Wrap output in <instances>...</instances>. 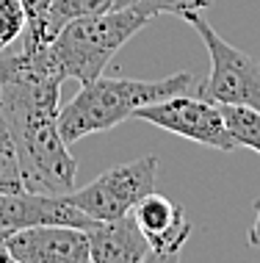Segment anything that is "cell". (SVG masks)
<instances>
[{"label":"cell","mask_w":260,"mask_h":263,"mask_svg":"<svg viewBox=\"0 0 260 263\" xmlns=\"http://www.w3.org/2000/svg\"><path fill=\"white\" fill-rule=\"evenodd\" d=\"M11 263H89V236L69 224H33L6 236Z\"/></svg>","instance_id":"52a82bcc"},{"label":"cell","mask_w":260,"mask_h":263,"mask_svg":"<svg viewBox=\"0 0 260 263\" xmlns=\"http://www.w3.org/2000/svg\"><path fill=\"white\" fill-rule=\"evenodd\" d=\"M133 117L144 119V122L155 125L161 130H169L174 136H183L188 141L213 147V150H222V153H233L241 147L238 139L230 133L227 122H224L222 105L202 100V97H188L186 91L172 95L166 100L142 105V108H136Z\"/></svg>","instance_id":"8992f818"},{"label":"cell","mask_w":260,"mask_h":263,"mask_svg":"<svg viewBox=\"0 0 260 263\" xmlns=\"http://www.w3.org/2000/svg\"><path fill=\"white\" fill-rule=\"evenodd\" d=\"M0 191H25L17 147H14V139L3 122V117H0Z\"/></svg>","instance_id":"7c38bea8"},{"label":"cell","mask_w":260,"mask_h":263,"mask_svg":"<svg viewBox=\"0 0 260 263\" xmlns=\"http://www.w3.org/2000/svg\"><path fill=\"white\" fill-rule=\"evenodd\" d=\"M155 177H158V158L155 155H142L136 161L111 166L103 172L97 180L78 191H69L67 200L97 222L128 216L136 208V202L155 191Z\"/></svg>","instance_id":"5b68a950"},{"label":"cell","mask_w":260,"mask_h":263,"mask_svg":"<svg viewBox=\"0 0 260 263\" xmlns=\"http://www.w3.org/2000/svg\"><path fill=\"white\" fill-rule=\"evenodd\" d=\"M28 25L23 0H0V53L23 36Z\"/></svg>","instance_id":"4fadbf2b"},{"label":"cell","mask_w":260,"mask_h":263,"mask_svg":"<svg viewBox=\"0 0 260 263\" xmlns=\"http://www.w3.org/2000/svg\"><path fill=\"white\" fill-rule=\"evenodd\" d=\"M94 222L78 205L67 200V194H36V191H0V233H14L33 224H69L86 227Z\"/></svg>","instance_id":"ba28073f"},{"label":"cell","mask_w":260,"mask_h":263,"mask_svg":"<svg viewBox=\"0 0 260 263\" xmlns=\"http://www.w3.org/2000/svg\"><path fill=\"white\" fill-rule=\"evenodd\" d=\"M147 23H152V17L142 14L136 6L86 14V17L69 20L55 33L50 47L64 78H75L83 86L100 78L111 59L125 47V42L136 36Z\"/></svg>","instance_id":"3957f363"},{"label":"cell","mask_w":260,"mask_h":263,"mask_svg":"<svg viewBox=\"0 0 260 263\" xmlns=\"http://www.w3.org/2000/svg\"><path fill=\"white\" fill-rule=\"evenodd\" d=\"M23 6H25V17H28L25 31H36V28L45 23L47 11H50V6H53V0H23Z\"/></svg>","instance_id":"9a60e30c"},{"label":"cell","mask_w":260,"mask_h":263,"mask_svg":"<svg viewBox=\"0 0 260 263\" xmlns=\"http://www.w3.org/2000/svg\"><path fill=\"white\" fill-rule=\"evenodd\" d=\"M64 81L50 45L0 53V117L17 147L25 191L61 197L75 189L78 161L58 130Z\"/></svg>","instance_id":"6da1fadb"},{"label":"cell","mask_w":260,"mask_h":263,"mask_svg":"<svg viewBox=\"0 0 260 263\" xmlns=\"http://www.w3.org/2000/svg\"><path fill=\"white\" fill-rule=\"evenodd\" d=\"M224 111V122H227L230 133L238 139L241 147L260 153V114L244 105H222Z\"/></svg>","instance_id":"8fae6325"},{"label":"cell","mask_w":260,"mask_h":263,"mask_svg":"<svg viewBox=\"0 0 260 263\" xmlns=\"http://www.w3.org/2000/svg\"><path fill=\"white\" fill-rule=\"evenodd\" d=\"M186 23L194 25L210 55V75L196 86V97L216 105H244L260 114V61L222 39L202 14H188Z\"/></svg>","instance_id":"277c9868"},{"label":"cell","mask_w":260,"mask_h":263,"mask_svg":"<svg viewBox=\"0 0 260 263\" xmlns=\"http://www.w3.org/2000/svg\"><path fill=\"white\" fill-rule=\"evenodd\" d=\"M89 236V260L91 263H144L152 260L150 241L144 238L142 227L133 213L108 222H91L86 227Z\"/></svg>","instance_id":"30bf717a"},{"label":"cell","mask_w":260,"mask_h":263,"mask_svg":"<svg viewBox=\"0 0 260 263\" xmlns=\"http://www.w3.org/2000/svg\"><path fill=\"white\" fill-rule=\"evenodd\" d=\"M252 213H255V219H252V224H249V230H247V238H249L252 247H260V202H255Z\"/></svg>","instance_id":"2e32d148"},{"label":"cell","mask_w":260,"mask_h":263,"mask_svg":"<svg viewBox=\"0 0 260 263\" xmlns=\"http://www.w3.org/2000/svg\"><path fill=\"white\" fill-rule=\"evenodd\" d=\"M130 213L136 224L142 227L144 238L150 241L152 260H174L194 230L191 222L186 219V211L155 191L142 197Z\"/></svg>","instance_id":"9c48e42d"},{"label":"cell","mask_w":260,"mask_h":263,"mask_svg":"<svg viewBox=\"0 0 260 263\" xmlns=\"http://www.w3.org/2000/svg\"><path fill=\"white\" fill-rule=\"evenodd\" d=\"M213 6V0H138L136 9L155 20L158 14H174V17L186 20L188 14H202Z\"/></svg>","instance_id":"5bb4252c"},{"label":"cell","mask_w":260,"mask_h":263,"mask_svg":"<svg viewBox=\"0 0 260 263\" xmlns=\"http://www.w3.org/2000/svg\"><path fill=\"white\" fill-rule=\"evenodd\" d=\"M138 0H116L114 3V9H128V6H136Z\"/></svg>","instance_id":"ac0fdd59"},{"label":"cell","mask_w":260,"mask_h":263,"mask_svg":"<svg viewBox=\"0 0 260 263\" xmlns=\"http://www.w3.org/2000/svg\"><path fill=\"white\" fill-rule=\"evenodd\" d=\"M6 236H9V233H0V263H11L9 252H6Z\"/></svg>","instance_id":"e0dca14e"},{"label":"cell","mask_w":260,"mask_h":263,"mask_svg":"<svg viewBox=\"0 0 260 263\" xmlns=\"http://www.w3.org/2000/svg\"><path fill=\"white\" fill-rule=\"evenodd\" d=\"M194 86L191 72H174L161 81H133V78L100 75L91 83H83L81 91L58 111V130L67 144L103 133L130 119L136 108L172 95H183Z\"/></svg>","instance_id":"7a4b0ae2"}]
</instances>
